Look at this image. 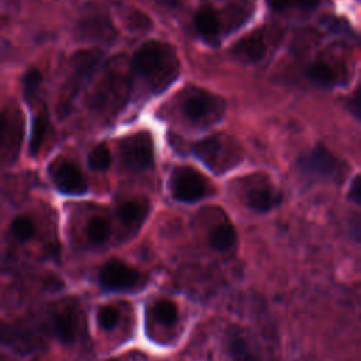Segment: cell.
I'll return each mask as SVG.
<instances>
[{"label":"cell","mask_w":361,"mask_h":361,"mask_svg":"<svg viewBox=\"0 0 361 361\" xmlns=\"http://www.w3.org/2000/svg\"><path fill=\"white\" fill-rule=\"evenodd\" d=\"M133 66L152 92H161L178 78L180 63L171 44L152 39L137 49Z\"/></svg>","instance_id":"cell-1"},{"label":"cell","mask_w":361,"mask_h":361,"mask_svg":"<svg viewBox=\"0 0 361 361\" xmlns=\"http://www.w3.org/2000/svg\"><path fill=\"white\" fill-rule=\"evenodd\" d=\"M193 154L217 175L235 168L244 155L237 140L226 134H216L200 140L193 145Z\"/></svg>","instance_id":"cell-2"},{"label":"cell","mask_w":361,"mask_h":361,"mask_svg":"<svg viewBox=\"0 0 361 361\" xmlns=\"http://www.w3.org/2000/svg\"><path fill=\"white\" fill-rule=\"evenodd\" d=\"M130 92V76L121 65L110 63L90 96V107L102 114L118 111Z\"/></svg>","instance_id":"cell-3"},{"label":"cell","mask_w":361,"mask_h":361,"mask_svg":"<svg viewBox=\"0 0 361 361\" xmlns=\"http://www.w3.org/2000/svg\"><path fill=\"white\" fill-rule=\"evenodd\" d=\"M179 109L192 124L209 127L221 120L226 103L219 94L192 86L179 94Z\"/></svg>","instance_id":"cell-4"},{"label":"cell","mask_w":361,"mask_h":361,"mask_svg":"<svg viewBox=\"0 0 361 361\" xmlns=\"http://www.w3.org/2000/svg\"><path fill=\"white\" fill-rule=\"evenodd\" d=\"M100 61L102 52L97 49L79 51L71 58L69 72L62 86L58 103V111L62 117L71 111L76 96L79 94L85 83L90 79L92 73H94Z\"/></svg>","instance_id":"cell-5"},{"label":"cell","mask_w":361,"mask_h":361,"mask_svg":"<svg viewBox=\"0 0 361 361\" xmlns=\"http://www.w3.org/2000/svg\"><path fill=\"white\" fill-rule=\"evenodd\" d=\"M121 164L127 171L140 172L152 165L154 142L147 131L128 135L120 142Z\"/></svg>","instance_id":"cell-6"},{"label":"cell","mask_w":361,"mask_h":361,"mask_svg":"<svg viewBox=\"0 0 361 361\" xmlns=\"http://www.w3.org/2000/svg\"><path fill=\"white\" fill-rule=\"evenodd\" d=\"M171 192L180 202H196L207 195L209 182L190 166H176L171 176Z\"/></svg>","instance_id":"cell-7"},{"label":"cell","mask_w":361,"mask_h":361,"mask_svg":"<svg viewBox=\"0 0 361 361\" xmlns=\"http://www.w3.org/2000/svg\"><path fill=\"white\" fill-rule=\"evenodd\" d=\"M303 173L323 179H337L343 173V165L327 148L317 145L298 162Z\"/></svg>","instance_id":"cell-8"},{"label":"cell","mask_w":361,"mask_h":361,"mask_svg":"<svg viewBox=\"0 0 361 361\" xmlns=\"http://www.w3.org/2000/svg\"><path fill=\"white\" fill-rule=\"evenodd\" d=\"M49 175L58 190L65 195H83L87 182L82 171L69 159H55L49 166Z\"/></svg>","instance_id":"cell-9"},{"label":"cell","mask_w":361,"mask_h":361,"mask_svg":"<svg viewBox=\"0 0 361 361\" xmlns=\"http://www.w3.org/2000/svg\"><path fill=\"white\" fill-rule=\"evenodd\" d=\"M272 38V31L265 27L257 28L248 35L243 37L231 49L235 59L244 63H255L265 58L269 49V39ZM272 41V39H271Z\"/></svg>","instance_id":"cell-10"},{"label":"cell","mask_w":361,"mask_h":361,"mask_svg":"<svg viewBox=\"0 0 361 361\" xmlns=\"http://www.w3.org/2000/svg\"><path fill=\"white\" fill-rule=\"evenodd\" d=\"M140 272L117 259L107 261L99 274V281L109 290H126L134 288L140 282Z\"/></svg>","instance_id":"cell-11"},{"label":"cell","mask_w":361,"mask_h":361,"mask_svg":"<svg viewBox=\"0 0 361 361\" xmlns=\"http://www.w3.org/2000/svg\"><path fill=\"white\" fill-rule=\"evenodd\" d=\"M217 16L223 32H230L243 25L250 18V4L247 0H206Z\"/></svg>","instance_id":"cell-12"},{"label":"cell","mask_w":361,"mask_h":361,"mask_svg":"<svg viewBox=\"0 0 361 361\" xmlns=\"http://www.w3.org/2000/svg\"><path fill=\"white\" fill-rule=\"evenodd\" d=\"M254 183H250L244 193L247 206L255 212H268L281 202V193L276 192L267 178H255Z\"/></svg>","instance_id":"cell-13"},{"label":"cell","mask_w":361,"mask_h":361,"mask_svg":"<svg viewBox=\"0 0 361 361\" xmlns=\"http://www.w3.org/2000/svg\"><path fill=\"white\" fill-rule=\"evenodd\" d=\"M78 34L82 38L110 42L116 37V30L109 18L102 16H90L79 23Z\"/></svg>","instance_id":"cell-14"},{"label":"cell","mask_w":361,"mask_h":361,"mask_svg":"<svg viewBox=\"0 0 361 361\" xmlns=\"http://www.w3.org/2000/svg\"><path fill=\"white\" fill-rule=\"evenodd\" d=\"M195 25L199 34L206 41H210L214 44H217L220 41V37L224 34L217 16L207 4H202L199 11L196 13Z\"/></svg>","instance_id":"cell-15"},{"label":"cell","mask_w":361,"mask_h":361,"mask_svg":"<svg viewBox=\"0 0 361 361\" xmlns=\"http://www.w3.org/2000/svg\"><path fill=\"white\" fill-rule=\"evenodd\" d=\"M306 75L314 85H319L323 87H331L336 83H338V80H340V73L327 61L313 62L307 68Z\"/></svg>","instance_id":"cell-16"},{"label":"cell","mask_w":361,"mask_h":361,"mask_svg":"<svg viewBox=\"0 0 361 361\" xmlns=\"http://www.w3.org/2000/svg\"><path fill=\"white\" fill-rule=\"evenodd\" d=\"M237 240V233L233 224L221 223L212 228L209 234V244L216 251H227L230 250Z\"/></svg>","instance_id":"cell-17"},{"label":"cell","mask_w":361,"mask_h":361,"mask_svg":"<svg viewBox=\"0 0 361 361\" xmlns=\"http://www.w3.org/2000/svg\"><path fill=\"white\" fill-rule=\"evenodd\" d=\"M54 331L59 341L63 344H71L76 336V324L73 313L65 310L54 316Z\"/></svg>","instance_id":"cell-18"},{"label":"cell","mask_w":361,"mask_h":361,"mask_svg":"<svg viewBox=\"0 0 361 361\" xmlns=\"http://www.w3.org/2000/svg\"><path fill=\"white\" fill-rule=\"evenodd\" d=\"M117 214L124 224H128V226L137 224L145 217L147 206L145 203H141L137 200H128L118 206Z\"/></svg>","instance_id":"cell-19"},{"label":"cell","mask_w":361,"mask_h":361,"mask_svg":"<svg viewBox=\"0 0 361 361\" xmlns=\"http://www.w3.org/2000/svg\"><path fill=\"white\" fill-rule=\"evenodd\" d=\"M47 130H48V116L45 111H42L34 118V123H32V131H31V138H30L31 155H35L39 151L42 141L45 138Z\"/></svg>","instance_id":"cell-20"},{"label":"cell","mask_w":361,"mask_h":361,"mask_svg":"<svg viewBox=\"0 0 361 361\" xmlns=\"http://www.w3.org/2000/svg\"><path fill=\"white\" fill-rule=\"evenodd\" d=\"M86 233H87V237L92 243L102 244L110 235V224L104 217L94 216L89 220L87 227H86Z\"/></svg>","instance_id":"cell-21"},{"label":"cell","mask_w":361,"mask_h":361,"mask_svg":"<svg viewBox=\"0 0 361 361\" xmlns=\"http://www.w3.org/2000/svg\"><path fill=\"white\" fill-rule=\"evenodd\" d=\"M269 8L275 11H288V10H300L310 11L317 7L320 0H267Z\"/></svg>","instance_id":"cell-22"},{"label":"cell","mask_w":361,"mask_h":361,"mask_svg":"<svg viewBox=\"0 0 361 361\" xmlns=\"http://www.w3.org/2000/svg\"><path fill=\"white\" fill-rule=\"evenodd\" d=\"M154 313L157 320L166 326H172L178 320V307L168 299L158 300L154 306Z\"/></svg>","instance_id":"cell-23"},{"label":"cell","mask_w":361,"mask_h":361,"mask_svg":"<svg viewBox=\"0 0 361 361\" xmlns=\"http://www.w3.org/2000/svg\"><path fill=\"white\" fill-rule=\"evenodd\" d=\"M87 162H89V166L94 171H106L111 164V155L107 145L106 144L96 145L89 152Z\"/></svg>","instance_id":"cell-24"},{"label":"cell","mask_w":361,"mask_h":361,"mask_svg":"<svg viewBox=\"0 0 361 361\" xmlns=\"http://www.w3.org/2000/svg\"><path fill=\"white\" fill-rule=\"evenodd\" d=\"M10 231L17 240L27 241L34 235L35 224L28 216H18L13 220L10 226Z\"/></svg>","instance_id":"cell-25"},{"label":"cell","mask_w":361,"mask_h":361,"mask_svg":"<svg viewBox=\"0 0 361 361\" xmlns=\"http://www.w3.org/2000/svg\"><path fill=\"white\" fill-rule=\"evenodd\" d=\"M41 82H42V73L37 68H31L30 71H27L23 79V90L27 102H32V99L37 96Z\"/></svg>","instance_id":"cell-26"},{"label":"cell","mask_w":361,"mask_h":361,"mask_svg":"<svg viewBox=\"0 0 361 361\" xmlns=\"http://www.w3.org/2000/svg\"><path fill=\"white\" fill-rule=\"evenodd\" d=\"M118 320H120V313H118L117 307H114L111 305L102 306L97 312V323L104 330L114 329L117 326Z\"/></svg>","instance_id":"cell-27"},{"label":"cell","mask_w":361,"mask_h":361,"mask_svg":"<svg viewBox=\"0 0 361 361\" xmlns=\"http://www.w3.org/2000/svg\"><path fill=\"white\" fill-rule=\"evenodd\" d=\"M228 351L234 361H255L254 355L248 351L245 341H243L240 337L233 338V341L228 345Z\"/></svg>","instance_id":"cell-28"},{"label":"cell","mask_w":361,"mask_h":361,"mask_svg":"<svg viewBox=\"0 0 361 361\" xmlns=\"http://www.w3.org/2000/svg\"><path fill=\"white\" fill-rule=\"evenodd\" d=\"M348 197H350L354 203H357V204L361 203V176H360V175H357V176L353 179L351 188H350V192H348Z\"/></svg>","instance_id":"cell-29"},{"label":"cell","mask_w":361,"mask_h":361,"mask_svg":"<svg viewBox=\"0 0 361 361\" xmlns=\"http://www.w3.org/2000/svg\"><path fill=\"white\" fill-rule=\"evenodd\" d=\"M130 20L133 21V27L135 28H142V27H147V24L149 23L148 20V16H144V14H140L135 11V14L130 16Z\"/></svg>","instance_id":"cell-30"},{"label":"cell","mask_w":361,"mask_h":361,"mask_svg":"<svg viewBox=\"0 0 361 361\" xmlns=\"http://www.w3.org/2000/svg\"><path fill=\"white\" fill-rule=\"evenodd\" d=\"M350 107H351V110L354 111V114H355L357 117H360V109H361V94H360V89L355 90V93H354V96H353V99H351V102H350Z\"/></svg>","instance_id":"cell-31"},{"label":"cell","mask_w":361,"mask_h":361,"mask_svg":"<svg viewBox=\"0 0 361 361\" xmlns=\"http://www.w3.org/2000/svg\"><path fill=\"white\" fill-rule=\"evenodd\" d=\"M6 128H7V117L3 113H0V138L3 137Z\"/></svg>","instance_id":"cell-32"},{"label":"cell","mask_w":361,"mask_h":361,"mask_svg":"<svg viewBox=\"0 0 361 361\" xmlns=\"http://www.w3.org/2000/svg\"><path fill=\"white\" fill-rule=\"evenodd\" d=\"M158 3L161 4H165V6H176L178 3H180L182 0H157Z\"/></svg>","instance_id":"cell-33"}]
</instances>
